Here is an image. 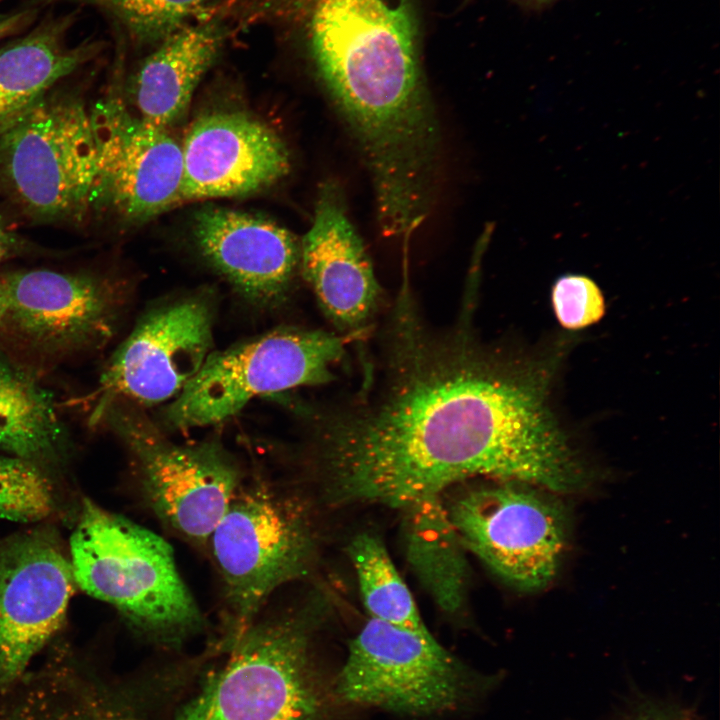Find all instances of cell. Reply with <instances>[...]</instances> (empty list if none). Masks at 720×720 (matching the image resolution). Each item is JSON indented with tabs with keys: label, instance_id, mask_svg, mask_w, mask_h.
<instances>
[{
	"label": "cell",
	"instance_id": "cell-21",
	"mask_svg": "<svg viewBox=\"0 0 720 720\" xmlns=\"http://www.w3.org/2000/svg\"><path fill=\"white\" fill-rule=\"evenodd\" d=\"M63 442L49 394L0 355V449L41 467L58 459Z\"/></svg>",
	"mask_w": 720,
	"mask_h": 720
},
{
	"label": "cell",
	"instance_id": "cell-19",
	"mask_svg": "<svg viewBox=\"0 0 720 720\" xmlns=\"http://www.w3.org/2000/svg\"><path fill=\"white\" fill-rule=\"evenodd\" d=\"M74 15L47 18L0 47V129L27 112L61 79L90 61L97 42H67Z\"/></svg>",
	"mask_w": 720,
	"mask_h": 720
},
{
	"label": "cell",
	"instance_id": "cell-1",
	"mask_svg": "<svg viewBox=\"0 0 720 720\" xmlns=\"http://www.w3.org/2000/svg\"><path fill=\"white\" fill-rule=\"evenodd\" d=\"M478 280L469 273L457 320L437 328L404 273L361 384L311 413L307 465L327 505L400 510L472 478L583 487L585 468L548 405L546 369L474 327Z\"/></svg>",
	"mask_w": 720,
	"mask_h": 720
},
{
	"label": "cell",
	"instance_id": "cell-5",
	"mask_svg": "<svg viewBox=\"0 0 720 720\" xmlns=\"http://www.w3.org/2000/svg\"><path fill=\"white\" fill-rule=\"evenodd\" d=\"M69 555L76 585L152 644L178 649L206 629L173 548L154 531L84 499Z\"/></svg>",
	"mask_w": 720,
	"mask_h": 720
},
{
	"label": "cell",
	"instance_id": "cell-14",
	"mask_svg": "<svg viewBox=\"0 0 720 720\" xmlns=\"http://www.w3.org/2000/svg\"><path fill=\"white\" fill-rule=\"evenodd\" d=\"M212 343L208 303L189 298L145 316L100 379V414L115 401L151 405L178 395L197 374Z\"/></svg>",
	"mask_w": 720,
	"mask_h": 720
},
{
	"label": "cell",
	"instance_id": "cell-13",
	"mask_svg": "<svg viewBox=\"0 0 720 720\" xmlns=\"http://www.w3.org/2000/svg\"><path fill=\"white\" fill-rule=\"evenodd\" d=\"M0 283L7 301L0 329L32 352L71 355L112 333L118 296L98 275L33 269L5 274Z\"/></svg>",
	"mask_w": 720,
	"mask_h": 720
},
{
	"label": "cell",
	"instance_id": "cell-26",
	"mask_svg": "<svg viewBox=\"0 0 720 720\" xmlns=\"http://www.w3.org/2000/svg\"><path fill=\"white\" fill-rule=\"evenodd\" d=\"M36 13L37 10L32 8L0 12V40L29 25L35 19Z\"/></svg>",
	"mask_w": 720,
	"mask_h": 720
},
{
	"label": "cell",
	"instance_id": "cell-27",
	"mask_svg": "<svg viewBox=\"0 0 720 720\" xmlns=\"http://www.w3.org/2000/svg\"><path fill=\"white\" fill-rule=\"evenodd\" d=\"M22 248V240L7 227L0 217V263L16 256Z\"/></svg>",
	"mask_w": 720,
	"mask_h": 720
},
{
	"label": "cell",
	"instance_id": "cell-8",
	"mask_svg": "<svg viewBox=\"0 0 720 720\" xmlns=\"http://www.w3.org/2000/svg\"><path fill=\"white\" fill-rule=\"evenodd\" d=\"M104 412L130 451L153 515L175 537L206 552L245 474L241 466L215 442H171L132 403L115 401Z\"/></svg>",
	"mask_w": 720,
	"mask_h": 720
},
{
	"label": "cell",
	"instance_id": "cell-10",
	"mask_svg": "<svg viewBox=\"0 0 720 720\" xmlns=\"http://www.w3.org/2000/svg\"><path fill=\"white\" fill-rule=\"evenodd\" d=\"M336 691L349 702L425 715L460 700L464 671L433 636L370 618L349 644Z\"/></svg>",
	"mask_w": 720,
	"mask_h": 720
},
{
	"label": "cell",
	"instance_id": "cell-18",
	"mask_svg": "<svg viewBox=\"0 0 720 720\" xmlns=\"http://www.w3.org/2000/svg\"><path fill=\"white\" fill-rule=\"evenodd\" d=\"M224 40V26L210 19L188 24L157 44L130 79L137 116L163 128L177 123Z\"/></svg>",
	"mask_w": 720,
	"mask_h": 720
},
{
	"label": "cell",
	"instance_id": "cell-4",
	"mask_svg": "<svg viewBox=\"0 0 720 720\" xmlns=\"http://www.w3.org/2000/svg\"><path fill=\"white\" fill-rule=\"evenodd\" d=\"M329 609L321 589L270 600L173 720H317L312 645Z\"/></svg>",
	"mask_w": 720,
	"mask_h": 720
},
{
	"label": "cell",
	"instance_id": "cell-28",
	"mask_svg": "<svg viewBox=\"0 0 720 720\" xmlns=\"http://www.w3.org/2000/svg\"><path fill=\"white\" fill-rule=\"evenodd\" d=\"M631 720H689L679 712L664 709H648L635 715Z\"/></svg>",
	"mask_w": 720,
	"mask_h": 720
},
{
	"label": "cell",
	"instance_id": "cell-30",
	"mask_svg": "<svg viewBox=\"0 0 720 720\" xmlns=\"http://www.w3.org/2000/svg\"><path fill=\"white\" fill-rule=\"evenodd\" d=\"M521 1H525V2H528V3L537 4V3H544V2L549 1V0H521Z\"/></svg>",
	"mask_w": 720,
	"mask_h": 720
},
{
	"label": "cell",
	"instance_id": "cell-23",
	"mask_svg": "<svg viewBox=\"0 0 720 720\" xmlns=\"http://www.w3.org/2000/svg\"><path fill=\"white\" fill-rule=\"evenodd\" d=\"M78 3L101 9L120 24L131 40L156 46L203 15L213 0H37Z\"/></svg>",
	"mask_w": 720,
	"mask_h": 720
},
{
	"label": "cell",
	"instance_id": "cell-3",
	"mask_svg": "<svg viewBox=\"0 0 720 720\" xmlns=\"http://www.w3.org/2000/svg\"><path fill=\"white\" fill-rule=\"evenodd\" d=\"M206 552L221 589L213 644L225 652L281 589L313 571L315 502L299 486L245 473Z\"/></svg>",
	"mask_w": 720,
	"mask_h": 720
},
{
	"label": "cell",
	"instance_id": "cell-15",
	"mask_svg": "<svg viewBox=\"0 0 720 720\" xmlns=\"http://www.w3.org/2000/svg\"><path fill=\"white\" fill-rule=\"evenodd\" d=\"M300 265L336 333L351 342L368 336L385 310V297L336 182L320 190L300 242Z\"/></svg>",
	"mask_w": 720,
	"mask_h": 720
},
{
	"label": "cell",
	"instance_id": "cell-16",
	"mask_svg": "<svg viewBox=\"0 0 720 720\" xmlns=\"http://www.w3.org/2000/svg\"><path fill=\"white\" fill-rule=\"evenodd\" d=\"M181 145V204L259 192L290 170L289 151L281 137L243 112L199 116L189 126Z\"/></svg>",
	"mask_w": 720,
	"mask_h": 720
},
{
	"label": "cell",
	"instance_id": "cell-25",
	"mask_svg": "<svg viewBox=\"0 0 720 720\" xmlns=\"http://www.w3.org/2000/svg\"><path fill=\"white\" fill-rule=\"evenodd\" d=\"M552 304L560 324L580 329L599 321L605 312L600 288L587 276L565 275L552 288Z\"/></svg>",
	"mask_w": 720,
	"mask_h": 720
},
{
	"label": "cell",
	"instance_id": "cell-17",
	"mask_svg": "<svg viewBox=\"0 0 720 720\" xmlns=\"http://www.w3.org/2000/svg\"><path fill=\"white\" fill-rule=\"evenodd\" d=\"M192 230L202 255L248 299L271 304L285 295L300 264V242L289 230L216 206L197 211Z\"/></svg>",
	"mask_w": 720,
	"mask_h": 720
},
{
	"label": "cell",
	"instance_id": "cell-7",
	"mask_svg": "<svg viewBox=\"0 0 720 720\" xmlns=\"http://www.w3.org/2000/svg\"><path fill=\"white\" fill-rule=\"evenodd\" d=\"M351 341L336 332L284 329L209 354L166 412L177 429L227 420L253 398L326 384Z\"/></svg>",
	"mask_w": 720,
	"mask_h": 720
},
{
	"label": "cell",
	"instance_id": "cell-22",
	"mask_svg": "<svg viewBox=\"0 0 720 720\" xmlns=\"http://www.w3.org/2000/svg\"><path fill=\"white\" fill-rule=\"evenodd\" d=\"M363 604L370 618L432 636L412 594L397 571L383 541L370 532L355 535L346 547Z\"/></svg>",
	"mask_w": 720,
	"mask_h": 720
},
{
	"label": "cell",
	"instance_id": "cell-12",
	"mask_svg": "<svg viewBox=\"0 0 720 720\" xmlns=\"http://www.w3.org/2000/svg\"><path fill=\"white\" fill-rule=\"evenodd\" d=\"M76 583L55 531L36 527L0 540V684L23 674L62 627Z\"/></svg>",
	"mask_w": 720,
	"mask_h": 720
},
{
	"label": "cell",
	"instance_id": "cell-2",
	"mask_svg": "<svg viewBox=\"0 0 720 720\" xmlns=\"http://www.w3.org/2000/svg\"><path fill=\"white\" fill-rule=\"evenodd\" d=\"M306 8L313 62L345 124L389 131L428 108L412 0H309Z\"/></svg>",
	"mask_w": 720,
	"mask_h": 720
},
{
	"label": "cell",
	"instance_id": "cell-11",
	"mask_svg": "<svg viewBox=\"0 0 720 720\" xmlns=\"http://www.w3.org/2000/svg\"><path fill=\"white\" fill-rule=\"evenodd\" d=\"M97 177L93 208L139 223L181 204L182 145L110 95L90 112Z\"/></svg>",
	"mask_w": 720,
	"mask_h": 720
},
{
	"label": "cell",
	"instance_id": "cell-6",
	"mask_svg": "<svg viewBox=\"0 0 720 720\" xmlns=\"http://www.w3.org/2000/svg\"><path fill=\"white\" fill-rule=\"evenodd\" d=\"M90 112L72 93H48L0 129V194L25 216L81 221L97 177Z\"/></svg>",
	"mask_w": 720,
	"mask_h": 720
},
{
	"label": "cell",
	"instance_id": "cell-24",
	"mask_svg": "<svg viewBox=\"0 0 720 720\" xmlns=\"http://www.w3.org/2000/svg\"><path fill=\"white\" fill-rule=\"evenodd\" d=\"M50 480L34 463L18 457L0 459V517L16 522L41 521L53 512Z\"/></svg>",
	"mask_w": 720,
	"mask_h": 720
},
{
	"label": "cell",
	"instance_id": "cell-9",
	"mask_svg": "<svg viewBox=\"0 0 720 720\" xmlns=\"http://www.w3.org/2000/svg\"><path fill=\"white\" fill-rule=\"evenodd\" d=\"M446 507L466 550L506 584L535 592L556 576L568 518L547 490L493 481L466 490Z\"/></svg>",
	"mask_w": 720,
	"mask_h": 720
},
{
	"label": "cell",
	"instance_id": "cell-20",
	"mask_svg": "<svg viewBox=\"0 0 720 720\" xmlns=\"http://www.w3.org/2000/svg\"><path fill=\"white\" fill-rule=\"evenodd\" d=\"M400 511L404 555L411 571L443 612H459L469 583L468 551L446 504L440 496H430Z\"/></svg>",
	"mask_w": 720,
	"mask_h": 720
},
{
	"label": "cell",
	"instance_id": "cell-29",
	"mask_svg": "<svg viewBox=\"0 0 720 720\" xmlns=\"http://www.w3.org/2000/svg\"><path fill=\"white\" fill-rule=\"evenodd\" d=\"M6 303H7V301H6L5 291L3 289L2 284L0 283V321L3 317V314L6 309Z\"/></svg>",
	"mask_w": 720,
	"mask_h": 720
}]
</instances>
